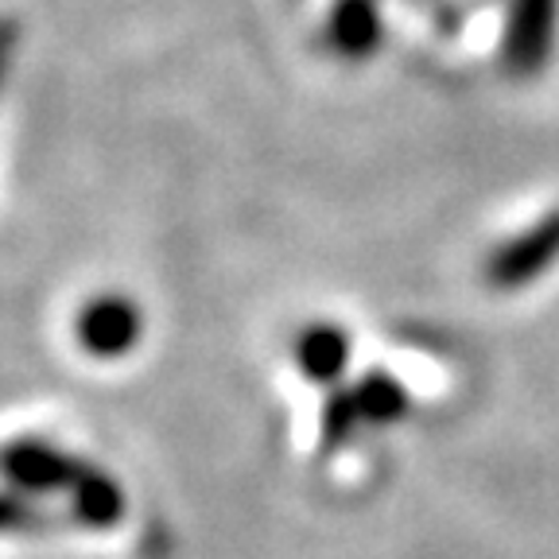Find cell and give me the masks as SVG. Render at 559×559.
Here are the masks:
<instances>
[{
    "label": "cell",
    "instance_id": "5b68a950",
    "mask_svg": "<svg viewBox=\"0 0 559 559\" xmlns=\"http://www.w3.org/2000/svg\"><path fill=\"white\" fill-rule=\"evenodd\" d=\"M296 354H299V366H304L307 377H319V381H326V377H334L342 366H346L349 334L338 331V326H331V323L307 326V331L299 334Z\"/></svg>",
    "mask_w": 559,
    "mask_h": 559
},
{
    "label": "cell",
    "instance_id": "6da1fadb",
    "mask_svg": "<svg viewBox=\"0 0 559 559\" xmlns=\"http://www.w3.org/2000/svg\"><path fill=\"white\" fill-rule=\"evenodd\" d=\"M559 264V210H548L540 222L513 234L506 245H498L486 261V284L498 292L528 288L544 272Z\"/></svg>",
    "mask_w": 559,
    "mask_h": 559
},
{
    "label": "cell",
    "instance_id": "7a4b0ae2",
    "mask_svg": "<svg viewBox=\"0 0 559 559\" xmlns=\"http://www.w3.org/2000/svg\"><path fill=\"white\" fill-rule=\"evenodd\" d=\"M559 0H509L501 59L513 74H536L556 47Z\"/></svg>",
    "mask_w": 559,
    "mask_h": 559
},
{
    "label": "cell",
    "instance_id": "277c9868",
    "mask_svg": "<svg viewBox=\"0 0 559 559\" xmlns=\"http://www.w3.org/2000/svg\"><path fill=\"white\" fill-rule=\"evenodd\" d=\"M136 311L121 299H102V304L86 307L79 323V334L90 349L97 354H117V349H129L136 342Z\"/></svg>",
    "mask_w": 559,
    "mask_h": 559
},
{
    "label": "cell",
    "instance_id": "3957f363",
    "mask_svg": "<svg viewBox=\"0 0 559 559\" xmlns=\"http://www.w3.org/2000/svg\"><path fill=\"white\" fill-rule=\"evenodd\" d=\"M326 35L338 55L366 59L381 47V0H338L331 12Z\"/></svg>",
    "mask_w": 559,
    "mask_h": 559
}]
</instances>
